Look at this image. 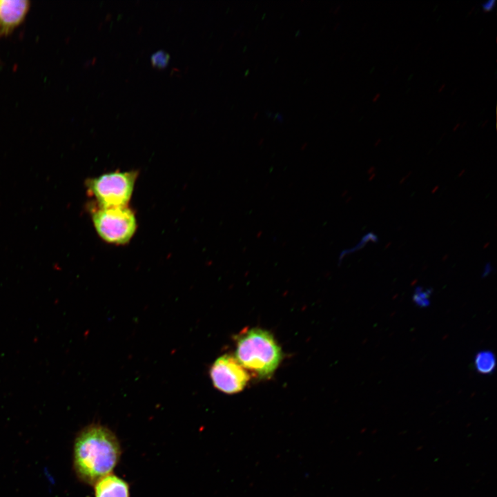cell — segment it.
Returning a JSON list of instances; mask_svg holds the SVG:
<instances>
[{"instance_id": "9a60e30c", "label": "cell", "mask_w": 497, "mask_h": 497, "mask_svg": "<svg viewBox=\"0 0 497 497\" xmlns=\"http://www.w3.org/2000/svg\"><path fill=\"white\" fill-rule=\"evenodd\" d=\"M487 121H488V120L485 121V122H484V124L482 125V126H484V125L487 123Z\"/></svg>"}, {"instance_id": "4fadbf2b", "label": "cell", "mask_w": 497, "mask_h": 497, "mask_svg": "<svg viewBox=\"0 0 497 497\" xmlns=\"http://www.w3.org/2000/svg\"><path fill=\"white\" fill-rule=\"evenodd\" d=\"M445 84H442V85L440 86L439 90H438V92H440L441 90H442L443 88H444V87H445Z\"/></svg>"}, {"instance_id": "9c48e42d", "label": "cell", "mask_w": 497, "mask_h": 497, "mask_svg": "<svg viewBox=\"0 0 497 497\" xmlns=\"http://www.w3.org/2000/svg\"><path fill=\"white\" fill-rule=\"evenodd\" d=\"M170 58V55L166 50H158L151 55L150 61L153 67L162 69L166 67Z\"/></svg>"}, {"instance_id": "7c38bea8", "label": "cell", "mask_w": 497, "mask_h": 497, "mask_svg": "<svg viewBox=\"0 0 497 497\" xmlns=\"http://www.w3.org/2000/svg\"><path fill=\"white\" fill-rule=\"evenodd\" d=\"M380 93H377V94L373 97V101H376L378 99V98L380 97Z\"/></svg>"}, {"instance_id": "8fae6325", "label": "cell", "mask_w": 497, "mask_h": 497, "mask_svg": "<svg viewBox=\"0 0 497 497\" xmlns=\"http://www.w3.org/2000/svg\"><path fill=\"white\" fill-rule=\"evenodd\" d=\"M495 3H496L495 0H489V1L484 2L482 4V7L485 12H489L494 8Z\"/></svg>"}, {"instance_id": "30bf717a", "label": "cell", "mask_w": 497, "mask_h": 497, "mask_svg": "<svg viewBox=\"0 0 497 497\" xmlns=\"http://www.w3.org/2000/svg\"><path fill=\"white\" fill-rule=\"evenodd\" d=\"M429 294L425 291H417L413 298L414 302L420 306H426L429 303Z\"/></svg>"}, {"instance_id": "3957f363", "label": "cell", "mask_w": 497, "mask_h": 497, "mask_svg": "<svg viewBox=\"0 0 497 497\" xmlns=\"http://www.w3.org/2000/svg\"><path fill=\"white\" fill-rule=\"evenodd\" d=\"M137 177V170H115L88 179L86 184L97 206H125L131 199Z\"/></svg>"}, {"instance_id": "5b68a950", "label": "cell", "mask_w": 497, "mask_h": 497, "mask_svg": "<svg viewBox=\"0 0 497 497\" xmlns=\"http://www.w3.org/2000/svg\"><path fill=\"white\" fill-rule=\"evenodd\" d=\"M210 377L217 389L228 394L243 390L250 378L247 371L237 359L228 354L220 356L213 362Z\"/></svg>"}, {"instance_id": "52a82bcc", "label": "cell", "mask_w": 497, "mask_h": 497, "mask_svg": "<svg viewBox=\"0 0 497 497\" xmlns=\"http://www.w3.org/2000/svg\"><path fill=\"white\" fill-rule=\"evenodd\" d=\"M94 497H130V487L120 477L110 474L94 485Z\"/></svg>"}, {"instance_id": "8992f818", "label": "cell", "mask_w": 497, "mask_h": 497, "mask_svg": "<svg viewBox=\"0 0 497 497\" xmlns=\"http://www.w3.org/2000/svg\"><path fill=\"white\" fill-rule=\"evenodd\" d=\"M30 8L28 0H0V37L10 35L20 26Z\"/></svg>"}, {"instance_id": "6da1fadb", "label": "cell", "mask_w": 497, "mask_h": 497, "mask_svg": "<svg viewBox=\"0 0 497 497\" xmlns=\"http://www.w3.org/2000/svg\"><path fill=\"white\" fill-rule=\"evenodd\" d=\"M121 446L108 427L92 424L77 434L73 449V466L78 478L93 485L112 474L121 456Z\"/></svg>"}, {"instance_id": "277c9868", "label": "cell", "mask_w": 497, "mask_h": 497, "mask_svg": "<svg viewBox=\"0 0 497 497\" xmlns=\"http://www.w3.org/2000/svg\"><path fill=\"white\" fill-rule=\"evenodd\" d=\"M91 217L98 235L108 244H128L137 228L135 214L128 206L103 208L94 205Z\"/></svg>"}, {"instance_id": "7a4b0ae2", "label": "cell", "mask_w": 497, "mask_h": 497, "mask_svg": "<svg viewBox=\"0 0 497 497\" xmlns=\"http://www.w3.org/2000/svg\"><path fill=\"white\" fill-rule=\"evenodd\" d=\"M245 369L261 378L269 377L282 360L280 347L267 331L251 329L242 333L237 339L236 357Z\"/></svg>"}, {"instance_id": "5bb4252c", "label": "cell", "mask_w": 497, "mask_h": 497, "mask_svg": "<svg viewBox=\"0 0 497 497\" xmlns=\"http://www.w3.org/2000/svg\"><path fill=\"white\" fill-rule=\"evenodd\" d=\"M460 126L459 123H457L455 127L454 128V130H455L458 126Z\"/></svg>"}, {"instance_id": "ba28073f", "label": "cell", "mask_w": 497, "mask_h": 497, "mask_svg": "<svg viewBox=\"0 0 497 497\" xmlns=\"http://www.w3.org/2000/svg\"><path fill=\"white\" fill-rule=\"evenodd\" d=\"M496 367V358L489 351L478 353L475 357L476 369L482 374L491 373Z\"/></svg>"}]
</instances>
